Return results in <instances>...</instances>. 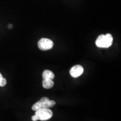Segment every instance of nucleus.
I'll use <instances>...</instances> for the list:
<instances>
[{"label": "nucleus", "mask_w": 121, "mask_h": 121, "mask_svg": "<svg viewBox=\"0 0 121 121\" xmlns=\"http://www.w3.org/2000/svg\"><path fill=\"white\" fill-rule=\"evenodd\" d=\"M31 119H32L33 121H37L39 120L38 117L37 115H35V114L32 116V117H31Z\"/></svg>", "instance_id": "9"}, {"label": "nucleus", "mask_w": 121, "mask_h": 121, "mask_svg": "<svg viewBox=\"0 0 121 121\" xmlns=\"http://www.w3.org/2000/svg\"><path fill=\"white\" fill-rule=\"evenodd\" d=\"M35 114L37 115L39 120L44 121H47L52 117L53 112L49 108H43L36 110Z\"/></svg>", "instance_id": "3"}, {"label": "nucleus", "mask_w": 121, "mask_h": 121, "mask_svg": "<svg viewBox=\"0 0 121 121\" xmlns=\"http://www.w3.org/2000/svg\"><path fill=\"white\" fill-rule=\"evenodd\" d=\"M38 48L42 51H48L51 49L53 47V42L48 38H42L38 43Z\"/></svg>", "instance_id": "4"}, {"label": "nucleus", "mask_w": 121, "mask_h": 121, "mask_svg": "<svg viewBox=\"0 0 121 121\" xmlns=\"http://www.w3.org/2000/svg\"><path fill=\"white\" fill-rule=\"evenodd\" d=\"M42 85L44 88L49 89L53 86L54 82L52 81V80H43L42 82Z\"/></svg>", "instance_id": "7"}, {"label": "nucleus", "mask_w": 121, "mask_h": 121, "mask_svg": "<svg viewBox=\"0 0 121 121\" xmlns=\"http://www.w3.org/2000/svg\"><path fill=\"white\" fill-rule=\"evenodd\" d=\"M2 78H3V77H2V74H1V73H0V81H1V80L2 79Z\"/></svg>", "instance_id": "11"}, {"label": "nucleus", "mask_w": 121, "mask_h": 121, "mask_svg": "<svg viewBox=\"0 0 121 121\" xmlns=\"http://www.w3.org/2000/svg\"><path fill=\"white\" fill-rule=\"evenodd\" d=\"M42 77L43 80H53L54 78V74L51 71L46 69L42 73Z\"/></svg>", "instance_id": "6"}, {"label": "nucleus", "mask_w": 121, "mask_h": 121, "mask_svg": "<svg viewBox=\"0 0 121 121\" xmlns=\"http://www.w3.org/2000/svg\"><path fill=\"white\" fill-rule=\"evenodd\" d=\"M113 40V37L110 34H102L98 37L95 42V44L99 48H108L112 44Z\"/></svg>", "instance_id": "1"}, {"label": "nucleus", "mask_w": 121, "mask_h": 121, "mask_svg": "<svg viewBox=\"0 0 121 121\" xmlns=\"http://www.w3.org/2000/svg\"><path fill=\"white\" fill-rule=\"evenodd\" d=\"M8 27H9V29H12L13 28V25H11V24H9Z\"/></svg>", "instance_id": "10"}, {"label": "nucleus", "mask_w": 121, "mask_h": 121, "mask_svg": "<svg viewBox=\"0 0 121 121\" xmlns=\"http://www.w3.org/2000/svg\"><path fill=\"white\" fill-rule=\"evenodd\" d=\"M56 105V102L52 100H49L48 98L43 97L40 99L38 102L33 104L32 110H36L43 108H52Z\"/></svg>", "instance_id": "2"}, {"label": "nucleus", "mask_w": 121, "mask_h": 121, "mask_svg": "<svg viewBox=\"0 0 121 121\" xmlns=\"http://www.w3.org/2000/svg\"><path fill=\"white\" fill-rule=\"evenodd\" d=\"M84 72V68L81 65H75L69 71V73L73 78H76L81 76Z\"/></svg>", "instance_id": "5"}, {"label": "nucleus", "mask_w": 121, "mask_h": 121, "mask_svg": "<svg viewBox=\"0 0 121 121\" xmlns=\"http://www.w3.org/2000/svg\"><path fill=\"white\" fill-rule=\"evenodd\" d=\"M6 83H7L6 80L4 78H3L1 80V81H0V86L1 87L4 86L6 85Z\"/></svg>", "instance_id": "8"}]
</instances>
